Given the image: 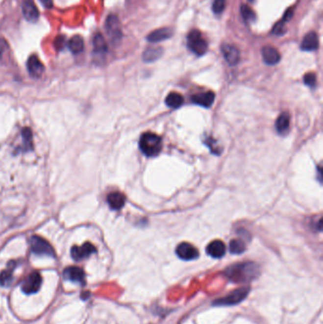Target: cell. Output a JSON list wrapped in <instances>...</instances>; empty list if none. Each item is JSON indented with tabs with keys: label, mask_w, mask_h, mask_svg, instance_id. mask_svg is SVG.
Instances as JSON below:
<instances>
[{
	"label": "cell",
	"mask_w": 323,
	"mask_h": 324,
	"mask_svg": "<svg viewBox=\"0 0 323 324\" xmlns=\"http://www.w3.org/2000/svg\"><path fill=\"white\" fill-rule=\"evenodd\" d=\"M225 277L236 283L251 282L260 275V268L251 262L230 266L225 270Z\"/></svg>",
	"instance_id": "obj_1"
},
{
	"label": "cell",
	"mask_w": 323,
	"mask_h": 324,
	"mask_svg": "<svg viewBox=\"0 0 323 324\" xmlns=\"http://www.w3.org/2000/svg\"><path fill=\"white\" fill-rule=\"evenodd\" d=\"M139 146L143 155L156 156L162 150V140L156 134L146 132L141 135Z\"/></svg>",
	"instance_id": "obj_2"
},
{
	"label": "cell",
	"mask_w": 323,
	"mask_h": 324,
	"mask_svg": "<svg viewBox=\"0 0 323 324\" xmlns=\"http://www.w3.org/2000/svg\"><path fill=\"white\" fill-rule=\"evenodd\" d=\"M187 46L189 50L197 54V56H202L208 51V43L202 37L199 30L193 29L187 36Z\"/></svg>",
	"instance_id": "obj_3"
},
{
	"label": "cell",
	"mask_w": 323,
	"mask_h": 324,
	"mask_svg": "<svg viewBox=\"0 0 323 324\" xmlns=\"http://www.w3.org/2000/svg\"><path fill=\"white\" fill-rule=\"evenodd\" d=\"M249 293L248 287H242L239 289H236L232 292H230L227 296L218 299L213 301V305L215 306H231L238 304L241 301H243Z\"/></svg>",
	"instance_id": "obj_4"
},
{
	"label": "cell",
	"mask_w": 323,
	"mask_h": 324,
	"mask_svg": "<svg viewBox=\"0 0 323 324\" xmlns=\"http://www.w3.org/2000/svg\"><path fill=\"white\" fill-rule=\"evenodd\" d=\"M30 250L36 255H44L49 257H55V251L51 245L40 236L33 235L30 238Z\"/></svg>",
	"instance_id": "obj_5"
},
{
	"label": "cell",
	"mask_w": 323,
	"mask_h": 324,
	"mask_svg": "<svg viewBox=\"0 0 323 324\" xmlns=\"http://www.w3.org/2000/svg\"><path fill=\"white\" fill-rule=\"evenodd\" d=\"M41 285H42V276L39 272L34 271L31 272L25 279V281L21 285V289L25 294L30 295L37 293L40 290Z\"/></svg>",
	"instance_id": "obj_6"
},
{
	"label": "cell",
	"mask_w": 323,
	"mask_h": 324,
	"mask_svg": "<svg viewBox=\"0 0 323 324\" xmlns=\"http://www.w3.org/2000/svg\"><path fill=\"white\" fill-rule=\"evenodd\" d=\"M105 28L113 43L119 42L122 39L123 33L121 28V23L119 18L115 14H110L107 17Z\"/></svg>",
	"instance_id": "obj_7"
},
{
	"label": "cell",
	"mask_w": 323,
	"mask_h": 324,
	"mask_svg": "<svg viewBox=\"0 0 323 324\" xmlns=\"http://www.w3.org/2000/svg\"><path fill=\"white\" fill-rule=\"evenodd\" d=\"M97 251L96 248L89 242L83 244L81 247L74 246L71 248V257L75 261H81L85 258L89 257L91 254L95 253Z\"/></svg>",
	"instance_id": "obj_8"
},
{
	"label": "cell",
	"mask_w": 323,
	"mask_h": 324,
	"mask_svg": "<svg viewBox=\"0 0 323 324\" xmlns=\"http://www.w3.org/2000/svg\"><path fill=\"white\" fill-rule=\"evenodd\" d=\"M176 255L184 261L196 260L199 257V251L197 248L189 243H181L175 249Z\"/></svg>",
	"instance_id": "obj_9"
},
{
	"label": "cell",
	"mask_w": 323,
	"mask_h": 324,
	"mask_svg": "<svg viewBox=\"0 0 323 324\" xmlns=\"http://www.w3.org/2000/svg\"><path fill=\"white\" fill-rule=\"evenodd\" d=\"M63 276L67 281L79 283L82 286L85 285V274L82 268L78 267H69L64 270Z\"/></svg>",
	"instance_id": "obj_10"
},
{
	"label": "cell",
	"mask_w": 323,
	"mask_h": 324,
	"mask_svg": "<svg viewBox=\"0 0 323 324\" xmlns=\"http://www.w3.org/2000/svg\"><path fill=\"white\" fill-rule=\"evenodd\" d=\"M222 53L229 66H236L240 61V51L232 45H223L221 48Z\"/></svg>",
	"instance_id": "obj_11"
},
{
	"label": "cell",
	"mask_w": 323,
	"mask_h": 324,
	"mask_svg": "<svg viewBox=\"0 0 323 324\" xmlns=\"http://www.w3.org/2000/svg\"><path fill=\"white\" fill-rule=\"evenodd\" d=\"M22 13L29 22H36L39 18V12L32 0H25L22 4Z\"/></svg>",
	"instance_id": "obj_12"
},
{
	"label": "cell",
	"mask_w": 323,
	"mask_h": 324,
	"mask_svg": "<svg viewBox=\"0 0 323 324\" xmlns=\"http://www.w3.org/2000/svg\"><path fill=\"white\" fill-rule=\"evenodd\" d=\"M262 56H263L264 62L268 66L277 65L281 60L280 52L275 48L270 47V46H267V47L263 48Z\"/></svg>",
	"instance_id": "obj_13"
},
{
	"label": "cell",
	"mask_w": 323,
	"mask_h": 324,
	"mask_svg": "<svg viewBox=\"0 0 323 324\" xmlns=\"http://www.w3.org/2000/svg\"><path fill=\"white\" fill-rule=\"evenodd\" d=\"M215 100V95L212 91H208L204 93H198L192 97V101L199 106L210 108L213 104Z\"/></svg>",
	"instance_id": "obj_14"
},
{
	"label": "cell",
	"mask_w": 323,
	"mask_h": 324,
	"mask_svg": "<svg viewBox=\"0 0 323 324\" xmlns=\"http://www.w3.org/2000/svg\"><path fill=\"white\" fill-rule=\"evenodd\" d=\"M27 68H28V73L30 74V76H32L34 78H39L45 71V68H44L41 61L36 55H31L28 58Z\"/></svg>",
	"instance_id": "obj_15"
},
{
	"label": "cell",
	"mask_w": 323,
	"mask_h": 324,
	"mask_svg": "<svg viewBox=\"0 0 323 324\" xmlns=\"http://www.w3.org/2000/svg\"><path fill=\"white\" fill-rule=\"evenodd\" d=\"M206 251L212 258H222L225 253V244L220 240H214L208 245Z\"/></svg>",
	"instance_id": "obj_16"
},
{
	"label": "cell",
	"mask_w": 323,
	"mask_h": 324,
	"mask_svg": "<svg viewBox=\"0 0 323 324\" xmlns=\"http://www.w3.org/2000/svg\"><path fill=\"white\" fill-rule=\"evenodd\" d=\"M173 35V30L170 28H161L152 31L147 36V40L151 43H158L168 40Z\"/></svg>",
	"instance_id": "obj_17"
},
{
	"label": "cell",
	"mask_w": 323,
	"mask_h": 324,
	"mask_svg": "<svg viewBox=\"0 0 323 324\" xmlns=\"http://www.w3.org/2000/svg\"><path fill=\"white\" fill-rule=\"evenodd\" d=\"M300 49L304 51H314L319 49V37L314 31L307 33L301 43Z\"/></svg>",
	"instance_id": "obj_18"
},
{
	"label": "cell",
	"mask_w": 323,
	"mask_h": 324,
	"mask_svg": "<svg viewBox=\"0 0 323 324\" xmlns=\"http://www.w3.org/2000/svg\"><path fill=\"white\" fill-rule=\"evenodd\" d=\"M125 200V196L120 192H114L109 194L107 197V203L114 211L121 210L124 206Z\"/></svg>",
	"instance_id": "obj_19"
},
{
	"label": "cell",
	"mask_w": 323,
	"mask_h": 324,
	"mask_svg": "<svg viewBox=\"0 0 323 324\" xmlns=\"http://www.w3.org/2000/svg\"><path fill=\"white\" fill-rule=\"evenodd\" d=\"M275 127L277 132L280 135H285L290 127V115L289 113L283 112L278 117L275 123Z\"/></svg>",
	"instance_id": "obj_20"
},
{
	"label": "cell",
	"mask_w": 323,
	"mask_h": 324,
	"mask_svg": "<svg viewBox=\"0 0 323 324\" xmlns=\"http://www.w3.org/2000/svg\"><path fill=\"white\" fill-rule=\"evenodd\" d=\"M15 262H10L8 267L0 273V285L3 287L9 286L13 282V272L15 268Z\"/></svg>",
	"instance_id": "obj_21"
},
{
	"label": "cell",
	"mask_w": 323,
	"mask_h": 324,
	"mask_svg": "<svg viewBox=\"0 0 323 324\" xmlns=\"http://www.w3.org/2000/svg\"><path fill=\"white\" fill-rule=\"evenodd\" d=\"M93 48H94V53L102 56L107 52V44L105 42V39L100 33H97L93 38Z\"/></svg>",
	"instance_id": "obj_22"
},
{
	"label": "cell",
	"mask_w": 323,
	"mask_h": 324,
	"mask_svg": "<svg viewBox=\"0 0 323 324\" xmlns=\"http://www.w3.org/2000/svg\"><path fill=\"white\" fill-rule=\"evenodd\" d=\"M163 54V49L160 47H154V48H148L144 53H143V61L146 63L155 62L157 59H159Z\"/></svg>",
	"instance_id": "obj_23"
},
{
	"label": "cell",
	"mask_w": 323,
	"mask_h": 324,
	"mask_svg": "<svg viewBox=\"0 0 323 324\" xmlns=\"http://www.w3.org/2000/svg\"><path fill=\"white\" fill-rule=\"evenodd\" d=\"M165 102L170 108L176 109V108L180 107L184 103V97L177 92H172L166 97Z\"/></svg>",
	"instance_id": "obj_24"
},
{
	"label": "cell",
	"mask_w": 323,
	"mask_h": 324,
	"mask_svg": "<svg viewBox=\"0 0 323 324\" xmlns=\"http://www.w3.org/2000/svg\"><path fill=\"white\" fill-rule=\"evenodd\" d=\"M69 48L73 54L81 53L84 49V43L81 36H73L69 41Z\"/></svg>",
	"instance_id": "obj_25"
},
{
	"label": "cell",
	"mask_w": 323,
	"mask_h": 324,
	"mask_svg": "<svg viewBox=\"0 0 323 324\" xmlns=\"http://www.w3.org/2000/svg\"><path fill=\"white\" fill-rule=\"evenodd\" d=\"M22 137H23V143H24L23 151L28 152V151L32 150V133L29 128L25 127L22 130Z\"/></svg>",
	"instance_id": "obj_26"
},
{
	"label": "cell",
	"mask_w": 323,
	"mask_h": 324,
	"mask_svg": "<svg viewBox=\"0 0 323 324\" xmlns=\"http://www.w3.org/2000/svg\"><path fill=\"white\" fill-rule=\"evenodd\" d=\"M246 250V244L240 239H233L229 243V251L232 254H242Z\"/></svg>",
	"instance_id": "obj_27"
},
{
	"label": "cell",
	"mask_w": 323,
	"mask_h": 324,
	"mask_svg": "<svg viewBox=\"0 0 323 324\" xmlns=\"http://www.w3.org/2000/svg\"><path fill=\"white\" fill-rule=\"evenodd\" d=\"M241 14L244 18V20L248 23H251V22H254L255 19H256V15L254 14V12L252 11L251 8H249L248 6L247 5H243L241 7Z\"/></svg>",
	"instance_id": "obj_28"
},
{
	"label": "cell",
	"mask_w": 323,
	"mask_h": 324,
	"mask_svg": "<svg viewBox=\"0 0 323 324\" xmlns=\"http://www.w3.org/2000/svg\"><path fill=\"white\" fill-rule=\"evenodd\" d=\"M225 0H214L212 4V11L215 14H220L225 10Z\"/></svg>",
	"instance_id": "obj_29"
},
{
	"label": "cell",
	"mask_w": 323,
	"mask_h": 324,
	"mask_svg": "<svg viewBox=\"0 0 323 324\" xmlns=\"http://www.w3.org/2000/svg\"><path fill=\"white\" fill-rule=\"evenodd\" d=\"M303 81H304V84L307 86L314 87L317 83V77L314 73H307V74H305Z\"/></svg>",
	"instance_id": "obj_30"
},
{
	"label": "cell",
	"mask_w": 323,
	"mask_h": 324,
	"mask_svg": "<svg viewBox=\"0 0 323 324\" xmlns=\"http://www.w3.org/2000/svg\"><path fill=\"white\" fill-rule=\"evenodd\" d=\"M272 32L274 33V34H276V35H278V36H280V35H282V34H284V32H285V28H284V23L282 22V21H280V22H278L275 26H274V28H273V30H272Z\"/></svg>",
	"instance_id": "obj_31"
},
{
	"label": "cell",
	"mask_w": 323,
	"mask_h": 324,
	"mask_svg": "<svg viewBox=\"0 0 323 324\" xmlns=\"http://www.w3.org/2000/svg\"><path fill=\"white\" fill-rule=\"evenodd\" d=\"M207 145L209 146V148L211 149V153L215 154V155H219L221 153V151L218 150V147H217V144L216 142L213 141V139H208V141H207Z\"/></svg>",
	"instance_id": "obj_32"
},
{
	"label": "cell",
	"mask_w": 323,
	"mask_h": 324,
	"mask_svg": "<svg viewBox=\"0 0 323 324\" xmlns=\"http://www.w3.org/2000/svg\"><path fill=\"white\" fill-rule=\"evenodd\" d=\"M293 14H294V10H293V8H289V9L286 10V12L284 13V15H283L281 21H282L283 23L290 21L291 18L293 17Z\"/></svg>",
	"instance_id": "obj_33"
},
{
	"label": "cell",
	"mask_w": 323,
	"mask_h": 324,
	"mask_svg": "<svg viewBox=\"0 0 323 324\" xmlns=\"http://www.w3.org/2000/svg\"><path fill=\"white\" fill-rule=\"evenodd\" d=\"M55 47L58 50H63L65 47V37L59 36L55 41Z\"/></svg>",
	"instance_id": "obj_34"
},
{
	"label": "cell",
	"mask_w": 323,
	"mask_h": 324,
	"mask_svg": "<svg viewBox=\"0 0 323 324\" xmlns=\"http://www.w3.org/2000/svg\"><path fill=\"white\" fill-rule=\"evenodd\" d=\"M6 48H7L6 42L3 39H0V59L3 56V53H4L5 50H6Z\"/></svg>",
	"instance_id": "obj_35"
},
{
	"label": "cell",
	"mask_w": 323,
	"mask_h": 324,
	"mask_svg": "<svg viewBox=\"0 0 323 324\" xmlns=\"http://www.w3.org/2000/svg\"><path fill=\"white\" fill-rule=\"evenodd\" d=\"M45 8H51L53 5L52 0H40Z\"/></svg>",
	"instance_id": "obj_36"
},
{
	"label": "cell",
	"mask_w": 323,
	"mask_h": 324,
	"mask_svg": "<svg viewBox=\"0 0 323 324\" xmlns=\"http://www.w3.org/2000/svg\"><path fill=\"white\" fill-rule=\"evenodd\" d=\"M248 1H250V2H252L253 0H248Z\"/></svg>",
	"instance_id": "obj_37"
}]
</instances>
